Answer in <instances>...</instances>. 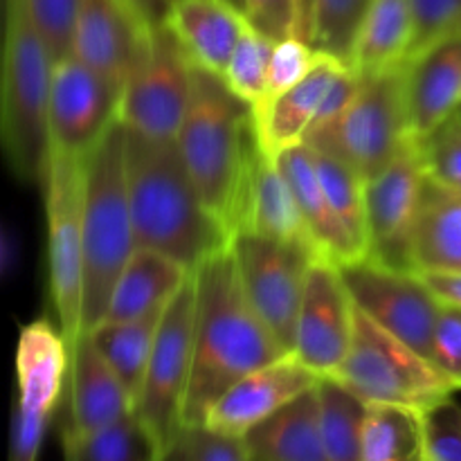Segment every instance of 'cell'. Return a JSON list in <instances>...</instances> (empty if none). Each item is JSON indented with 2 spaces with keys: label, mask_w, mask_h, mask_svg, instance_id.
<instances>
[{
  "label": "cell",
  "mask_w": 461,
  "mask_h": 461,
  "mask_svg": "<svg viewBox=\"0 0 461 461\" xmlns=\"http://www.w3.org/2000/svg\"><path fill=\"white\" fill-rule=\"evenodd\" d=\"M194 367L185 426H203L228 387L288 354L246 297L230 243L194 270Z\"/></svg>",
  "instance_id": "6da1fadb"
},
{
  "label": "cell",
  "mask_w": 461,
  "mask_h": 461,
  "mask_svg": "<svg viewBox=\"0 0 461 461\" xmlns=\"http://www.w3.org/2000/svg\"><path fill=\"white\" fill-rule=\"evenodd\" d=\"M203 205L232 243L261 153L255 113L221 77L194 66L192 97L176 138Z\"/></svg>",
  "instance_id": "7a4b0ae2"
},
{
  "label": "cell",
  "mask_w": 461,
  "mask_h": 461,
  "mask_svg": "<svg viewBox=\"0 0 461 461\" xmlns=\"http://www.w3.org/2000/svg\"><path fill=\"white\" fill-rule=\"evenodd\" d=\"M126 185L138 248L162 252L194 273L230 243L203 205L176 140L126 129Z\"/></svg>",
  "instance_id": "3957f363"
},
{
  "label": "cell",
  "mask_w": 461,
  "mask_h": 461,
  "mask_svg": "<svg viewBox=\"0 0 461 461\" xmlns=\"http://www.w3.org/2000/svg\"><path fill=\"white\" fill-rule=\"evenodd\" d=\"M54 59L36 32L25 0H7L3 79H0V138L14 176L41 185L52 165L50 104Z\"/></svg>",
  "instance_id": "277c9868"
},
{
  "label": "cell",
  "mask_w": 461,
  "mask_h": 461,
  "mask_svg": "<svg viewBox=\"0 0 461 461\" xmlns=\"http://www.w3.org/2000/svg\"><path fill=\"white\" fill-rule=\"evenodd\" d=\"M135 248L126 185V129L117 120L86 156L84 333L104 322L117 279Z\"/></svg>",
  "instance_id": "5b68a950"
},
{
  "label": "cell",
  "mask_w": 461,
  "mask_h": 461,
  "mask_svg": "<svg viewBox=\"0 0 461 461\" xmlns=\"http://www.w3.org/2000/svg\"><path fill=\"white\" fill-rule=\"evenodd\" d=\"M331 378L365 403L403 405L419 412L457 392V385L430 358L387 333L358 309L349 354Z\"/></svg>",
  "instance_id": "8992f818"
},
{
  "label": "cell",
  "mask_w": 461,
  "mask_h": 461,
  "mask_svg": "<svg viewBox=\"0 0 461 461\" xmlns=\"http://www.w3.org/2000/svg\"><path fill=\"white\" fill-rule=\"evenodd\" d=\"M354 102L327 133L304 140L315 151L342 158L369 183L392 165L412 140L405 97V66L381 72H358Z\"/></svg>",
  "instance_id": "52a82bcc"
},
{
  "label": "cell",
  "mask_w": 461,
  "mask_h": 461,
  "mask_svg": "<svg viewBox=\"0 0 461 461\" xmlns=\"http://www.w3.org/2000/svg\"><path fill=\"white\" fill-rule=\"evenodd\" d=\"M45 189L48 291L54 320L68 342L81 336L84 315L86 158L52 153Z\"/></svg>",
  "instance_id": "ba28073f"
},
{
  "label": "cell",
  "mask_w": 461,
  "mask_h": 461,
  "mask_svg": "<svg viewBox=\"0 0 461 461\" xmlns=\"http://www.w3.org/2000/svg\"><path fill=\"white\" fill-rule=\"evenodd\" d=\"M194 313L196 282L192 273L162 313L151 360L135 403V417L151 437L160 461L185 428V401L194 367Z\"/></svg>",
  "instance_id": "9c48e42d"
},
{
  "label": "cell",
  "mask_w": 461,
  "mask_h": 461,
  "mask_svg": "<svg viewBox=\"0 0 461 461\" xmlns=\"http://www.w3.org/2000/svg\"><path fill=\"white\" fill-rule=\"evenodd\" d=\"M194 61L169 23L149 27L122 88L117 120L151 140H176L192 97Z\"/></svg>",
  "instance_id": "30bf717a"
},
{
  "label": "cell",
  "mask_w": 461,
  "mask_h": 461,
  "mask_svg": "<svg viewBox=\"0 0 461 461\" xmlns=\"http://www.w3.org/2000/svg\"><path fill=\"white\" fill-rule=\"evenodd\" d=\"M230 248L252 309L264 320L279 345L293 354L297 318H300L311 266L322 257L306 248L252 232L234 234Z\"/></svg>",
  "instance_id": "8fae6325"
},
{
  "label": "cell",
  "mask_w": 461,
  "mask_h": 461,
  "mask_svg": "<svg viewBox=\"0 0 461 461\" xmlns=\"http://www.w3.org/2000/svg\"><path fill=\"white\" fill-rule=\"evenodd\" d=\"M356 309L372 322L430 358L441 302L419 273L396 270L372 259L340 266Z\"/></svg>",
  "instance_id": "7c38bea8"
},
{
  "label": "cell",
  "mask_w": 461,
  "mask_h": 461,
  "mask_svg": "<svg viewBox=\"0 0 461 461\" xmlns=\"http://www.w3.org/2000/svg\"><path fill=\"white\" fill-rule=\"evenodd\" d=\"M426 187V167L417 140L412 138L387 169L365 185L367 259L396 270L417 273L412 266V237Z\"/></svg>",
  "instance_id": "4fadbf2b"
},
{
  "label": "cell",
  "mask_w": 461,
  "mask_h": 461,
  "mask_svg": "<svg viewBox=\"0 0 461 461\" xmlns=\"http://www.w3.org/2000/svg\"><path fill=\"white\" fill-rule=\"evenodd\" d=\"M356 304L340 266L315 259L306 282L293 354L320 378H331L345 363L354 340Z\"/></svg>",
  "instance_id": "5bb4252c"
},
{
  "label": "cell",
  "mask_w": 461,
  "mask_h": 461,
  "mask_svg": "<svg viewBox=\"0 0 461 461\" xmlns=\"http://www.w3.org/2000/svg\"><path fill=\"white\" fill-rule=\"evenodd\" d=\"M122 93L75 54L54 66L50 135L52 153L86 158L117 122Z\"/></svg>",
  "instance_id": "9a60e30c"
},
{
  "label": "cell",
  "mask_w": 461,
  "mask_h": 461,
  "mask_svg": "<svg viewBox=\"0 0 461 461\" xmlns=\"http://www.w3.org/2000/svg\"><path fill=\"white\" fill-rule=\"evenodd\" d=\"M320 381L322 378L300 363L295 354H286L228 387L210 408L203 426L246 439L257 426L318 387Z\"/></svg>",
  "instance_id": "2e32d148"
},
{
  "label": "cell",
  "mask_w": 461,
  "mask_h": 461,
  "mask_svg": "<svg viewBox=\"0 0 461 461\" xmlns=\"http://www.w3.org/2000/svg\"><path fill=\"white\" fill-rule=\"evenodd\" d=\"M147 32L126 0H81L72 54L122 93Z\"/></svg>",
  "instance_id": "e0dca14e"
},
{
  "label": "cell",
  "mask_w": 461,
  "mask_h": 461,
  "mask_svg": "<svg viewBox=\"0 0 461 461\" xmlns=\"http://www.w3.org/2000/svg\"><path fill=\"white\" fill-rule=\"evenodd\" d=\"M68 414L61 435H90L135 412L133 399L88 333L70 342Z\"/></svg>",
  "instance_id": "ac0fdd59"
},
{
  "label": "cell",
  "mask_w": 461,
  "mask_h": 461,
  "mask_svg": "<svg viewBox=\"0 0 461 461\" xmlns=\"http://www.w3.org/2000/svg\"><path fill=\"white\" fill-rule=\"evenodd\" d=\"M14 403L32 417L52 419L70 374V342L52 320L39 318L21 329L16 342Z\"/></svg>",
  "instance_id": "d6986e66"
},
{
  "label": "cell",
  "mask_w": 461,
  "mask_h": 461,
  "mask_svg": "<svg viewBox=\"0 0 461 461\" xmlns=\"http://www.w3.org/2000/svg\"><path fill=\"white\" fill-rule=\"evenodd\" d=\"M410 133L426 138L461 106V39L446 41L405 63Z\"/></svg>",
  "instance_id": "ffe728a7"
},
{
  "label": "cell",
  "mask_w": 461,
  "mask_h": 461,
  "mask_svg": "<svg viewBox=\"0 0 461 461\" xmlns=\"http://www.w3.org/2000/svg\"><path fill=\"white\" fill-rule=\"evenodd\" d=\"M239 232L261 234V237L275 239V241L306 248L322 257L309 225H306L295 192L288 185L284 171L279 169L277 160L268 156L264 149L257 156L255 169H252L250 183H248Z\"/></svg>",
  "instance_id": "44dd1931"
},
{
  "label": "cell",
  "mask_w": 461,
  "mask_h": 461,
  "mask_svg": "<svg viewBox=\"0 0 461 461\" xmlns=\"http://www.w3.org/2000/svg\"><path fill=\"white\" fill-rule=\"evenodd\" d=\"M347 66L349 63L342 61V59L320 52L313 70L300 84L273 97L257 111H252L255 113L259 142L268 156L275 158L277 153L304 142L306 133H309L315 117H318L320 106H322L324 95L329 93L336 77Z\"/></svg>",
  "instance_id": "7402d4cb"
},
{
  "label": "cell",
  "mask_w": 461,
  "mask_h": 461,
  "mask_svg": "<svg viewBox=\"0 0 461 461\" xmlns=\"http://www.w3.org/2000/svg\"><path fill=\"white\" fill-rule=\"evenodd\" d=\"M167 23L187 50L194 66L223 77L250 21L230 0H176Z\"/></svg>",
  "instance_id": "603a6c76"
},
{
  "label": "cell",
  "mask_w": 461,
  "mask_h": 461,
  "mask_svg": "<svg viewBox=\"0 0 461 461\" xmlns=\"http://www.w3.org/2000/svg\"><path fill=\"white\" fill-rule=\"evenodd\" d=\"M275 160L295 192L306 225H309L324 259L338 266L365 259L329 205V198L320 183L318 167H315L313 149L304 142L295 144V147L277 153Z\"/></svg>",
  "instance_id": "cb8c5ba5"
},
{
  "label": "cell",
  "mask_w": 461,
  "mask_h": 461,
  "mask_svg": "<svg viewBox=\"0 0 461 461\" xmlns=\"http://www.w3.org/2000/svg\"><path fill=\"white\" fill-rule=\"evenodd\" d=\"M192 270L162 252L135 248L111 295L104 322H129L165 311Z\"/></svg>",
  "instance_id": "d4e9b609"
},
{
  "label": "cell",
  "mask_w": 461,
  "mask_h": 461,
  "mask_svg": "<svg viewBox=\"0 0 461 461\" xmlns=\"http://www.w3.org/2000/svg\"><path fill=\"white\" fill-rule=\"evenodd\" d=\"M259 461H327L320 432L318 387L309 390L246 437Z\"/></svg>",
  "instance_id": "484cf974"
},
{
  "label": "cell",
  "mask_w": 461,
  "mask_h": 461,
  "mask_svg": "<svg viewBox=\"0 0 461 461\" xmlns=\"http://www.w3.org/2000/svg\"><path fill=\"white\" fill-rule=\"evenodd\" d=\"M414 270H461V194L428 178L412 237Z\"/></svg>",
  "instance_id": "4316f807"
},
{
  "label": "cell",
  "mask_w": 461,
  "mask_h": 461,
  "mask_svg": "<svg viewBox=\"0 0 461 461\" xmlns=\"http://www.w3.org/2000/svg\"><path fill=\"white\" fill-rule=\"evenodd\" d=\"M412 43L410 0H372L363 18L349 66L356 72H381L408 63Z\"/></svg>",
  "instance_id": "83f0119b"
},
{
  "label": "cell",
  "mask_w": 461,
  "mask_h": 461,
  "mask_svg": "<svg viewBox=\"0 0 461 461\" xmlns=\"http://www.w3.org/2000/svg\"><path fill=\"white\" fill-rule=\"evenodd\" d=\"M162 313L165 311L129 320V322H102L88 333L99 354L126 387L133 405L138 403L140 390H142Z\"/></svg>",
  "instance_id": "f1b7e54d"
},
{
  "label": "cell",
  "mask_w": 461,
  "mask_h": 461,
  "mask_svg": "<svg viewBox=\"0 0 461 461\" xmlns=\"http://www.w3.org/2000/svg\"><path fill=\"white\" fill-rule=\"evenodd\" d=\"M363 461H428L423 412L403 405L367 403Z\"/></svg>",
  "instance_id": "f546056e"
},
{
  "label": "cell",
  "mask_w": 461,
  "mask_h": 461,
  "mask_svg": "<svg viewBox=\"0 0 461 461\" xmlns=\"http://www.w3.org/2000/svg\"><path fill=\"white\" fill-rule=\"evenodd\" d=\"M318 405L327 461H363L367 403L336 378H322L318 383Z\"/></svg>",
  "instance_id": "4dcf8cb0"
},
{
  "label": "cell",
  "mask_w": 461,
  "mask_h": 461,
  "mask_svg": "<svg viewBox=\"0 0 461 461\" xmlns=\"http://www.w3.org/2000/svg\"><path fill=\"white\" fill-rule=\"evenodd\" d=\"M315 167H318L320 183L329 198L333 214L340 221L345 232L358 248L360 255L367 259L369 255V232H367V203H365V180L356 174L351 165L342 158L327 151H315Z\"/></svg>",
  "instance_id": "1f68e13d"
},
{
  "label": "cell",
  "mask_w": 461,
  "mask_h": 461,
  "mask_svg": "<svg viewBox=\"0 0 461 461\" xmlns=\"http://www.w3.org/2000/svg\"><path fill=\"white\" fill-rule=\"evenodd\" d=\"M61 441L66 461H160L135 412L90 435H61Z\"/></svg>",
  "instance_id": "d6a6232c"
},
{
  "label": "cell",
  "mask_w": 461,
  "mask_h": 461,
  "mask_svg": "<svg viewBox=\"0 0 461 461\" xmlns=\"http://www.w3.org/2000/svg\"><path fill=\"white\" fill-rule=\"evenodd\" d=\"M275 45L277 41L248 23L232 57H230L223 77H221L239 99L250 104L252 111H257L268 95V75Z\"/></svg>",
  "instance_id": "836d02e7"
},
{
  "label": "cell",
  "mask_w": 461,
  "mask_h": 461,
  "mask_svg": "<svg viewBox=\"0 0 461 461\" xmlns=\"http://www.w3.org/2000/svg\"><path fill=\"white\" fill-rule=\"evenodd\" d=\"M372 0H315L313 48L349 63Z\"/></svg>",
  "instance_id": "e575fe53"
},
{
  "label": "cell",
  "mask_w": 461,
  "mask_h": 461,
  "mask_svg": "<svg viewBox=\"0 0 461 461\" xmlns=\"http://www.w3.org/2000/svg\"><path fill=\"white\" fill-rule=\"evenodd\" d=\"M410 12L412 43L408 61L435 45L461 39V0H410Z\"/></svg>",
  "instance_id": "d590c367"
},
{
  "label": "cell",
  "mask_w": 461,
  "mask_h": 461,
  "mask_svg": "<svg viewBox=\"0 0 461 461\" xmlns=\"http://www.w3.org/2000/svg\"><path fill=\"white\" fill-rule=\"evenodd\" d=\"M162 461H252L250 446L207 426H185Z\"/></svg>",
  "instance_id": "8d00e7d4"
},
{
  "label": "cell",
  "mask_w": 461,
  "mask_h": 461,
  "mask_svg": "<svg viewBox=\"0 0 461 461\" xmlns=\"http://www.w3.org/2000/svg\"><path fill=\"white\" fill-rule=\"evenodd\" d=\"M423 167L432 183L461 194V126L455 117L419 138Z\"/></svg>",
  "instance_id": "74e56055"
},
{
  "label": "cell",
  "mask_w": 461,
  "mask_h": 461,
  "mask_svg": "<svg viewBox=\"0 0 461 461\" xmlns=\"http://www.w3.org/2000/svg\"><path fill=\"white\" fill-rule=\"evenodd\" d=\"M25 5L36 32L52 54L54 66L70 57L81 0H25Z\"/></svg>",
  "instance_id": "f35d334b"
},
{
  "label": "cell",
  "mask_w": 461,
  "mask_h": 461,
  "mask_svg": "<svg viewBox=\"0 0 461 461\" xmlns=\"http://www.w3.org/2000/svg\"><path fill=\"white\" fill-rule=\"evenodd\" d=\"M318 57L320 50H315L313 45L306 43V41L295 39V36L277 41L273 52V61H270L268 95H266V102H270L273 97H277V95L286 93L288 88L300 84V81L313 70ZM264 104H261V106H264Z\"/></svg>",
  "instance_id": "ab89813d"
},
{
  "label": "cell",
  "mask_w": 461,
  "mask_h": 461,
  "mask_svg": "<svg viewBox=\"0 0 461 461\" xmlns=\"http://www.w3.org/2000/svg\"><path fill=\"white\" fill-rule=\"evenodd\" d=\"M428 461H461V405L453 396L423 412Z\"/></svg>",
  "instance_id": "60d3db41"
},
{
  "label": "cell",
  "mask_w": 461,
  "mask_h": 461,
  "mask_svg": "<svg viewBox=\"0 0 461 461\" xmlns=\"http://www.w3.org/2000/svg\"><path fill=\"white\" fill-rule=\"evenodd\" d=\"M430 360L461 390V309L441 304Z\"/></svg>",
  "instance_id": "b9f144b4"
},
{
  "label": "cell",
  "mask_w": 461,
  "mask_h": 461,
  "mask_svg": "<svg viewBox=\"0 0 461 461\" xmlns=\"http://www.w3.org/2000/svg\"><path fill=\"white\" fill-rule=\"evenodd\" d=\"M246 16L270 39L284 41L295 30V0H246Z\"/></svg>",
  "instance_id": "7bdbcfd3"
},
{
  "label": "cell",
  "mask_w": 461,
  "mask_h": 461,
  "mask_svg": "<svg viewBox=\"0 0 461 461\" xmlns=\"http://www.w3.org/2000/svg\"><path fill=\"white\" fill-rule=\"evenodd\" d=\"M50 419L25 414L16 403L12 408V430H9V461H36L43 446Z\"/></svg>",
  "instance_id": "ee69618b"
},
{
  "label": "cell",
  "mask_w": 461,
  "mask_h": 461,
  "mask_svg": "<svg viewBox=\"0 0 461 461\" xmlns=\"http://www.w3.org/2000/svg\"><path fill=\"white\" fill-rule=\"evenodd\" d=\"M419 277L441 304L461 309V270H419Z\"/></svg>",
  "instance_id": "f6af8a7d"
},
{
  "label": "cell",
  "mask_w": 461,
  "mask_h": 461,
  "mask_svg": "<svg viewBox=\"0 0 461 461\" xmlns=\"http://www.w3.org/2000/svg\"><path fill=\"white\" fill-rule=\"evenodd\" d=\"M21 234L9 223L0 225V277L9 282L21 268Z\"/></svg>",
  "instance_id": "bcb514c9"
},
{
  "label": "cell",
  "mask_w": 461,
  "mask_h": 461,
  "mask_svg": "<svg viewBox=\"0 0 461 461\" xmlns=\"http://www.w3.org/2000/svg\"><path fill=\"white\" fill-rule=\"evenodd\" d=\"M126 3L140 14V18L149 27H158L169 21L176 0H126Z\"/></svg>",
  "instance_id": "7dc6e473"
},
{
  "label": "cell",
  "mask_w": 461,
  "mask_h": 461,
  "mask_svg": "<svg viewBox=\"0 0 461 461\" xmlns=\"http://www.w3.org/2000/svg\"><path fill=\"white\" fill-rule=\"evenodd\" d=\"M313 30L315 0H295V30H293V36L313 45Z\"/></svg>",
  "instance_id": "c3c4849f"
},
{
  "label": "cell",
  "mask_w": 461,
  "mask_h": 461,
  "mask_svg": "<svg viewBox=\"0 0 461 461\" xmlns=\"http://www.w3.org/2000/svg\"><path fill=\"white\" fill-rule=\"evenodd\" d=\"M230 3H232L234 7H239L243 14H246V0H230Z\"/></svg>",
  "instance_id": "681fc988"
},
{
  "label": "cell",
  "mask_w": 461,
  "mask_h": 461,
  "mask_svg": "<svg viewBox=\"0 0 461 461\" xmlns=\"http://www.w3.org/2000/svg\"><path fill=\"white\" fill-rule=\"evenodd\" d=\"M453 117H455V120H457V122H459V126H461V106L457 108V113H455V115H453Z\"/></svg>",
  "instance_id": "f907efd6"
},
{
  "label": "cell",
  "mask_w": 461,
  "mask_h": 461,
  "mask_svg": "<svg viewBox=\"0 0 461 461\" xmlns=\"http://www.w3.org/2000/svg\"><path fill=\"white\" fill-rule=\"evenodd\" d=\"M252 461H259V459H255V457H252Z\"/></svg>",
  "instance_id": "816d5d0a"
}]
</instances>
